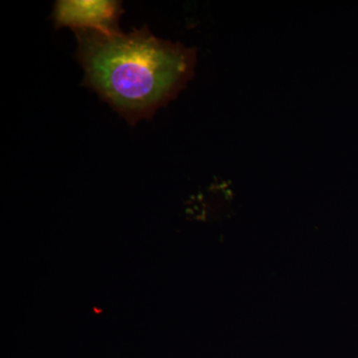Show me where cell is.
I'll list each match as a JSON object with an SVG mask.
<instances>
[{
    "instance_id": "2",
    "label": "cell",
    "mask_w": 358,
    "mask_h": 358,
    "mask_svg": "<svg viewBox=\"0 0 358 358\" xmlns=\"http://www.w3.org/2000/svg\"><path fill=\"white\" fill-rule=\"evenodd\" d=\"M124 14L121 1L114 0H58L54 6L53 18L56 28L73 30H96L107 34L121 32L120 18Z\"/></svg>"
},
{
    "instance_id": "1",
    "label": "cell",
    "mask_w": 358,
    "mask_h": 358,
    "mask_svg": "<svg viewBox=\"0 0 358 358\" xmlns=\"http://www.w3.org/2000/svg\"><path fill=\"white\" fill-rule=\"evenodd\" d=\"M83 85L131 126L150 120L194 77L197 50L155 37L147 25L124 34L75 30Z\"/></svg>"
}]
</instances>
